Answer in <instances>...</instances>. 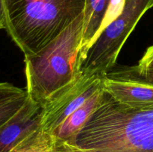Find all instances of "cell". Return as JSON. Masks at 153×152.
<instances>
[{"mask_svg":"<svg viewBox=\"0 0 153 152\" xmlns=\"http://www.w3.org/2000/svg\"><path fill=\"white\" fill-rule=\"evenodd\" d=\"M73 145L76 152H153V105L128 107L104 91Z\"/></svg>","mask_w":153,"mask_h":152,"instance_id":"1","label":"cell"},{"mask_svg":"<svg viewBox=\"0 0 153 152\" xmlns=\"http://www.w3.org/2000/svg\"><path fill=\"white\" fill-rule=\"evenodd\" d=\"M4 30L25 56L37 54L85 12L86 0H2Z\"/></svg>","mask_w":153,"mask_h":152,"instance_id":"2","label":"cell"},{"mask_svg":"<svg viewBox=\"0 0 153 152\" xmlns=\"http://www.w3.org/2000/svg\"><path fill=\"white\" fill-rule=\"evenodd\" d=\"M83 22L84 13L40 52L25 56L26 90L32 101L43 106L81 75Z\"/></svg>","mask_w":153,"mask_h":152,"instance_id":"3","label":"cell"},{"mask_svg":"<svg viewBox=\"0 0 153 152\" xmlns=\"http://www.w3.org/2000/svg\"><path fill=\"white\" fill-rule=\"evenodd\" d=\"M153 0H126L122 12L101 30L90 47L81 70L103 76L113 69L121 49Z\"/></svg>","mask_w":153,"mask_h":152,"instance_id":"4","label":"cell"},{"mask_svg":"<svg viewBox=\"0 0 153 152\" xmlns=\"http://www.w3.org/2000/svg\"><path fill=\"white\" fill-rule=\"evenodd\" d=\"M102 77L97 73L82 71L76 80L54 93L43 105L40 128L52 134L70 115L102 87Z\"/></svg>","mask_w":153,"mask_h":152,"instance_id":"5","label":"cell"},{"mask_svg":"<svg viewBox=\"0 0 153 152\" xmlns=\"http://www.w3.org/2000/svg\"><path fill=\"white\" fill-rule=\"evenodd\" d=\"M102 89L117 101L131 107L153 105V84L143 80L134 66L111 69L102 77Z\"/></svg>","mask_w":153,"mask_h":152,"instance_id":"6","label":"cell"},{"mask_svg":"<svg viewBox=\"0 0 153 152\" xmlns=\"http://www.w3.org/2000/svg\"><path fill=\"white\" fill-rule=\"evenodd\" d=\"M43 107L28 96L23 107L0 128V152H10L40 128Z\"/></svg>","mask_w":153,"mask_h":152,"instance_id":"7","label":"cell"},{"mask_svg":"<svg viewBox=\"0 0 153 152\" xmlns=\"http://www.w3.org/2000/svg\"><path fill=\"white\" fill-rule=\"evenodd\" d=\"M102 84L85 104L79 107L76 111L67 118L65 121L58 126L52 134L57 139L75 145L76 137L89 118L97 110L103 95Z\"/></svg>","mask_w":153,"mask_h":152,"instance_id":"8","label":"cell"},{"mask_svg":"<svg viewBox=\"0 0 153 152\" xmlns=\"http://www.w3.org/2000/svg\"><path fill=\"white\" fill-rule=\"evenodd\" d=\"M111 0H86L84 12L83 34L79 55L81 67L87 53L102 25L108 7Z\"/></svg>","mask_w":153,"mask_h":152,"instance_id":"9","label":"cell"},{"mask_svg":"<svg viewBox=\"0 0 153 152\" xmlns=\"http://www.w3.org/2000/svg\"><path fill=\"white\" fill-rule=\"evenodd\" d=\"M57 138L41 128L22 140L10 152H55Z\"/></svg>","mask_w":153,"mask_h":152,"instance_id":"10","label":"cell"},{"mask_svg":"<svg viewBox=\"0 0 153 152\" xmlns=\"http://www.w3.org/2000/svg\"><path fill=\"white\" fill-rule=\"evenodd\" d=\"M28 98V94L25 90L20 95L0 101V128L23 107Z\"/></svg>","mask_w":153,"mask_h":152,"instance_id":"11","label":"cell"},{"mask_svg":"<svg viewBox=\"0 0 153 152\" xmlns=\"http://www.w3.org/2000/svg\"><path fill=\"white\" fill-rule=\"evenodd\" d=\"M25 90L15 86L7 82H0V101L16 96L25 92Z\"/></svg>","mask_w":153,"mask_h":152,"instance_id":"12","label":"cell"},{"mask_svg":"<svg viewBox=\"0 0 153 152\" xmlns=\"http://www.w3.org/2000/svg\"><path fill=\"white\" fill-rule=\"evenodd\" d=\"M137 69L153 68V45L146 49L137 66Z\"/></svg>","mask_w":153,"mask_h":152,"instance_id":"13","label":"cell"},{"mask_svg":"<svg viewBox=\"0 0 153 152\" xmlns=\"http://www.w3.org/2000/svg\"><path fill=\"white\" fill-rule=\"evenodd\" d=\"M138 75L145 81L153 84V68L150 69H137L134 66Z\"/></svg>","mask_w":153,"mask_h":152,"instance_id":"14","label":"cell"},{"mask_svg":"<svg viewBox=\"0 0 153 152\" xmlns=\"http://www.w3.org/2000/svg\"><path fill=\"white\" fill-rule=\"evenodd\" d=\"M5 24V16H4V5L2 0H0V30L4 29Z\"/></svg>","mask_w":153,"mask_h":152,"instance_id":"15","label":"cell"}]
</instances>
